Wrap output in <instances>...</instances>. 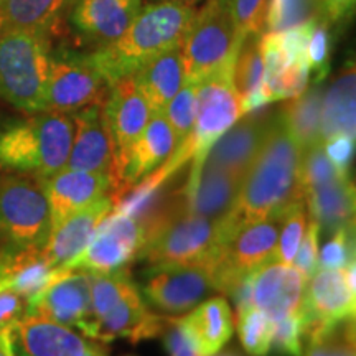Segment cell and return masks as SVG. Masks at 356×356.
<instances>
[{
  "instance_id": "obj_1",
  "label": "cell",
  "mask_w": 356,
  "mask_h": 356,
  "mask_svg": "<svg viewBox=\"0 0 356 356\" xmlns=\"http://www.w3.org/2000/svg\"><path fill=\"white\" fill-rule=\"evenodd\" d=\"M302 147L289 131L282 113L273 124L251 168L243 178L233 220L239 226L280 215L293 203L304 202L300 180Z\"/></svg>"
},
{
  "instance_id": "obj_2",
  "label": "cell",
  "mask_w": 356,
  "mask_h": 356,
  "mask_svg": "<svg viewBox=\"0 0 356 356\" xmlns=\"http://www.w3.org/2000/svg\"><path fill=\"white\" fill-rule=\"evenodd\" d=\"M74 137L73 115L24 114L0 121V170L48 178L63 170Z\"/></svg>"
},
{
  "instance_id": "obj_3",
  "label": "cell",
  "mask_w": 356,
  "mask_h": 356,
  "mask_svg": "<svg viewBox=\"0 0 356 356\" xmlns=\"http://www.w3.org/2000/svg\"><path fill=\"white\" fill-rule=\"evenodd\" d=\"M197 7L175 3H142L140 12L118 42L91 51L111 86L132 76L147 60L180 47Z\"/></svg>"
},
{
  "instance_id": "obj_4",
  "label": "cell",
  "mask_w": 356,
  "mask_h": 356,
  "mask_svg": "<svg viewBox=\"0 0 356 356\" xmlns=\"http://www.w3.org/2000/svg\"><path fill=\"white\" fill-rule=\"evenodd\" d=\"M53 43L44 30H0V99L22 114L44 109Z\"/></svg>"
},
{
  "instance_id": "obj_5",
  "label": "cell",
  "mask_w": 356,
  "mask_h": 356,
  "mask_svg": "<svg viewBox=\"0 0 356 356\" xmlns=\"http://www.w3.org/2000/svg\"><path fill=\"white\" fill-rule=\"evenodd\" d=\"M238 228L231 213L210 220L184 211L147 239L139 257L150 266L211 264Z\"/></svg>"
},
{
  "instance_id": "obj_6",
  "label": "cell",
  "mask_w": 356,
  "mask_h": 356,
  "mask_svg": "<svg viewBox=\"0 0 356 356\" xmlns=\"http://www.w3.org/2000/svg\"><path fill=\"white\" fill-rule=\"evenodd\" d=\"M50 231L43 178L0 170V243L19 249H43Z\"/></svg>"
},
{
  "instance_id": "obj_7",
  "label": "cell",
  "mask_w": 356,
  "mask_h": 356,
  "mask_svg": "<svg viewBox=\"0 0 356 356\" xmlns=\"http://www.w3.org/2000/svg\"><path fill=\"white\" fill-rule=\"evenodd\" d=\"M109 89L111 84L91 51L53 43L43 111L74 114L91 106H102Z\"/></svg>"
},
{
  "instance_id": "obj_8",
  "label": "cell",
  "mask_w": 356,
  "mask_h": 356,
  "mask_svg": "<svg viewBox=\"0 0 356 356\" xmlns=\"http://www.w3.org/2000/svg\"><path fill=\"white\" fill-rule=\"evenodd\" d=\"M243 38L236 32L229 0H207L181 42L185 81L200 83L234 58Z\"/></svg>"
},
{
  "instance_id": "obj_9",
  "label": "cell",
  "mask_w": 356,
  "mask_h": 356,
  "mask_svg": "<svg viewBox=\"0 0 356 356\" xmlns=\"http://www.w3.org/2000/svg\"><path fill=\"white\" fill-rule=\"evenodd\" d=\"M142 0H70L53 40L84 51H97L122 37Z\"/></svg>"
},
{
  "instance_id": "obj_10",
  "label": "cell",
  "mask_w": 356,
  "mask_h": 356,
  "mask_svg": "<svg viewBox=\"0 0 356 356\" xmlns=\"http://www.w3.org/2000/svg\"><path fill=\"white\" fill-rule=\"evenodd\" d=\"M236 56L198 83L197 115L190 136L191 160L202 162L208 149L241 118V97L234 84Z\"/></svg>"
},
{
  "instance_id": "obj_11",
  "label": "cell",
  "mask_w": 356,
  "mask_h": 356,
  "mask_svg": "<svg viewBox=\"0 0 356 356\" xmlns=\"http://www.w3.org/2000/svg\"><path fill=\"white\" fill-rule=\"evenodd\" d=\"M145 238L140 222L124 213H111L92 236L86 249L66 270L108 274L129 267L139 257Z\"/></svg>"
},
{
  "instance_id": "obj_12",
  "label": "cell",
  "mask_w": 356,
  "mask_h": 356,
  "mask_svg": "<svg viewBox=\"0 0 356 356\" xmlns=\"http://www.w3.org/2000/svg\"><path fill=\"white\" fill-rule=\"evenodd\" d=\"M215 291L210 264L150 266L142 286L144 299L167 315L190 312Z\"/></svg>"
},
{
  "instance_id": "obj_13",
  "label": "cell",
  "mask_w": 356,
  "mask_h": 356,
  "mask_svg": "<svg viewBox=\"0 0 356 356\" xmlns=\"http://www.w3.org/2000/svg\"><path fill=\"white\" fill-rule=\"evenodd\" d=\"M71 115L74 121V137L66 167L106 175L115 193L119 184L118 152L102 106H91Z\"/></svg>"
},
{
  "instance_id": "obj_14",
  "label": "cell",
  "mask_w": 356,
  "mask_h": 356,
  "mask_svg": "<svg viewBox=\"0 0 356 356\" xmlns=\"http://www.w3.org/2000/svg\"><path fill=\"white\" fill-rule=\"evenodd\" d=\"M17 356H84L97 343L73 328L37 314H25L10 327Z\"/></svg>"
},
{
  "instance_id": "obj_15",
  "label": "cell",
  "mask_w": 356,
  "mask_h": 356,
  "mask_svg": "<svg viewBox=\"0 0 356 356\" xmlns=\"http://www.w3.org/2000/svg\"><path fill=\"white\" fill-rule=\"evenodd\" d=\"M102 113H104L106 122L113 134L115 152H118L119 178H121L124 162H126L132 145L144 132L152 113L132 76L119 79L111 86L109 95L102 104Z\"/></svg>"
},
{
  "instance_id": "obj_16",
  "label": "cell",
  "mask_w": 356,
  "mask_h": 356,
  "mask_svg": "<svg viewBox=\"0 0 356 356\" xmlns=\"http://www.w3.org/2000/svg\"><path fill=\"white\" fill-rule=\"evenodd\" d=\"M274 114H246L239 118L228 131L218 137L207 155L204 162L231 173L243 181L273 124Z\"/></svg>"
},
{
  "instance_id": "obj_17",
  "label": "cell",
  "mask_w": 356,
  "mask_h": 356,
  "mask_svg": "<svg viewBox=\"0 0 356 356\" xmlns=\"http://www.w3.org/2000/svg\"><path fill=\"white\" fill-rule=\"evenodd\" d=\"M167 318L147 309L139 287H136L101 318L88 325L81 333L102 343H109L118 338H127L132 343H139L142 340L162 335Z\"/></svg>"
},
{
  "instance_id": "obj_18",
  "label": "cell",
  "mask_w": 356,
  "mask_h": 356,
  "mask_svg": "<svg viewBox=\"0 0 356 356\" xmlns=\"http://www.w3.org/2000/svg\"><path fill=\"white\" fill-rule=\"evenodd\" d=\"M243 181L211 163L191 162L190 175L181 186L185 211L210 220H221L234 210Z\"/></svg>"
},
{
  "instance_id": "obj_19",
  "label": "cell",
  "mask_w": 356,
  "mask_h": 356,
  "mask_svg": "<svg viewBox=\"0 0 356 356\" xmlns=\"http://www.w3.org/2000/svg\"><path fill=\"white\" fill-rule=\"evenodd\" d=\"M307 279L296 267L269 259L251 273L252 305L275 322L302 312Z\"/></svg>"
},
{
  "instance_id": "obj_20",
  "label": "cell",
  "mask_w": 356,
  "mask_h": 356,
  "mask_svg": "<svg viewBox=\"0 0 356 356\" xmlns=\"http://www.w3.org/2000/svg\"><path fill=\"white\" fill-rule=\"evenodd\" d=\"M91 307V274L61 270L42 293L26 302V314H37L65 327L78 328Z\"/></svg>"
},
{
  "instance_id": "obj_21",
  "label": "cell",
  "mask_w": 356,
  "mask_h": 356,
  "mask_svg": "<svg viewBox=\"0 0 356 356\" xmlns=\"http://www.w3.org/2000/svg\"><path fill=\"white\" fill-rule=\"evenodd\" d=\"M113 210L114 200L108 195L53 226L48 241L42 249L48 264L53 269H68L71 262L86 249L101 222Z\"/></svg>"
},
{
  "instance_id": "obj_22",
  "label": "cell",
  "mask_w": 356,
  "mask_h": 356,
  "mask_svg": "<svg viewBox=\"0 0 356 356\" xmlns=\"http://www.w3.org/2000/svg\"><path fill=\"white\" fill-rule=\"evenodd\" d=\"M356 293L345 277V269H317L307 279L302 314L307 325L355 318Z\"/></svg>"
},
{
  "instance_id": "obj_23",
  "label": "cell",
  "mask_w": 356,
  "mask_h": 356,
  "mask_svg": "<svg viewBox=\"0 0 356 356\" xmlns=\"http://www.w3.org/2000/svg\"><path fill=\"white\" fill-rule=\"evenodd\" d=\"M43 186L50 204L51 228L73 213L113 193V185L106 175L68 167L43 178Z\"/></svg>"
},
{
  "instance_id": "obj_24",
  "label": "cell",
  "mask_w": 356,
  "mask_h": 356,
  "mask_svg": "<svg viewBox=\"0 0 356 356\" xmlns=\"http://www.w3.org/2000/svg\"><path fill=\"white\" fill-rule=\"evenodd\" d=\"M177 150V140L165 114H152L124 162L119 190L111 195L115 202L124 191L162 167Z\"/></svg>"
},
{
  "instance_id": "obj_25",
  "label": "cell",
  "mask_w": 356,
  "mask_h": 356,
  "mask_svg": "<svg viewBox=\"0 0 356 356\" xmlns=\"http://www.w3.org/2000/svg\"><path fill=\"white\" fill-rule=\"evenodd\" d=\"M137 88L145 97L152 114L165 113L168 102L185 83V66L181 44L159 53L142 63L132 74Z\"/></svg>"
},
{
  "instance_id": "obj_26",
  "label": "cell",
  "mask_w": 356,
  "mask_h": 356,
  "mask_svg": "<svg viewBox=\"0 0 356 356\" xmlns=\"http://www.w3.org/2000/svg\"><path fill=\"white\" fill-rule=\"evenodd\" d=\"M181 322L190 332L200 356H215L231 340L234 332L233 314L222 297L200 302Z\"/></svg>"
},
{
  "instance_id": "obj_27",
  "label": "cell",
  "mask_w": 356,
  "mask_h": 356,
  "mask_svg": "<svg viewBox=\"0 0 356 356\" xmlns=\"http://www.w3.org/2000/svg\"><path fill=\"white\" fill-rule=\"evenodd\" d=\"M305 208L320 226V231L333 233L343 226H355V186L350 177L305 191Z\"/></svg>"
},
{
  "instance_id": "obj_28",
  "label": "cell",
  "mask_w": 356,
  "mask_h": 356,
  "mask_svg": "<svg viewBox=\"0 0 356 356\" xmlns=\"http://www.w3.org/2000/svg\"><path fill=\"white\" fill-rule=\"evenodd\" d=\"M355 65H346L322 99V140L337 134L355 137Z\"/></svg>"
},
{
  "instance_id": "obj_29",
  "label": "cell",
  "mask_w": 356,
  "mask_h": 356,
  "mask_svg": "<svg viewBox=\"0 0 356 356\" xmlns=\"http://www.w3.org/2000/svg\"><path fill=\"white\" fill-rule=\"evenodd\" d=\"M70 0H6L0 6V30H44L55 35Z\"/></svg>"
},
{
  "instance_id": "obj_30",
  "label": "cell",
  "mask_w": 356,
  "mask_h": 356,
  "mask_svg": "<svg viewBox=\"0 0 356 356\" xmlns=\"http://www.w3.org/2000/svg\"><path fill=\"white\" fill-rule=\"evenodd\" d=\"M322 99L323 92L318 84L307 88L299 96L291 97V101L280 109L289 131L302 150L322 140Z\"/></svg>"
},
{
  "instance_id": "obj_31",
  "label": "cell",
  "mask_w": 356,
  "mask_h": 356,
  "mask_svg": "<svg viewBox=\"0 0 356 356\" xmlns=\"http://www.w3.org/2000/svg\"><path fill=\"white\" fill-rule=\"evenodd\" d=\"M304 356H355V318L307 325Z\"/></svg>"
},
{
  "instance_id": "obj_32",
  "label": "cell",
  "mask_w": 356,
  "mask_h": 356,
  "mask_svg": "<svg viewBox=\"0 0 356 356\" xmlns=\"http://www.w3.org/2000/svg\"><path fill=\"white\" fill-rule=\"evenodd\" d=\"M136 287L137 284L131 277L129 267L108 274H91V307L78 332L81 333L88 325L101 318L106 312L113 309L126 293Z\"/></svg>"
},
{
  "instance_id": "obj_33",
  "label": "cell",
  "mask_w": 356,
  "mask_h": 356,
  "mask_svg": "<svg viewBox=\"0 0 356 356\" xmlns=\"http://www.w3.org/2000/svg\"><path fill=\"white\" fill-rule=\"evenodd\" d=\"M261 35L262 33L244 35L243 42L239 44L238 55H236L234 84L241 99L262 89L264 61H262L259 44Z\"/></svg>"
},
{
  "instance_id": "obj_34",
  "label": "cell",
  "mask_w": 356,
  "mask_h": 356,
  "mask_svg": "<svg viewBox=\"0 0 356 356\" xmlns=\"http://www.w3.org/2000/svg\"><path fill=\"white\" fill-rule=\"evenodd\" d=\"M307 225H309V213H307L305 202L293 203L292 207L282 211L277 246H275L273 257L274 261L280 262V264L292 266L293 256H296L297 249L300 246Z\"/></svg>"
},
{
  "instance_id": "obj_35",
  "label": "cell",
  "mask_w": 356,
  "mask_h": 356,
  "mask_svg": "<svg viewBox=\"0 0 356 356\" xmlns=\"http://www.w3.org/2000/svg\"><path fill=\"white\" fill-rule=\"evenodd\" d=\"M320 15V0H269L264 32H284Z\"/></svg>"
},
{
  "instance_id": "obj_36",
  "label": "cell",
  "mask_w": 356,
  "mask_h": 356,
  "mask_svg": "<svg viewBox=\"0 0 356 356\" xmlns=\"http://www.w3.org/2000/svg\"><path fill=\"white\" fill-rule=\"evenodd\" d=\"M273 320L264 312L251 307L238 314L239 340L251 356H267L273 340Z\"/></svg>"
},
{
  "instance_id": "obj_37",
  "label": "cell",
  "mask_w": 356,
  "mask_h": 356,
  "mask_svg": "<svg viewBox=\"0 0 356 356\" xmlns=\"http://www.w3.org/2000/svg\"><path fill=\"white\" fill-rule=\"evenodd\" d=\"M197 81H185L163 113L175 136L177 149L184 145L193 132L195 115H197Z\"/></svg>"
},
{
  "instance_id": "obj_38",
  "label": "cell",
  "mask_w": 356,
  "mask_h": 356,
  "mask_svg": "<svg viewBox=\"0 0 356 356\" xmlns=\"http://www.w3.org/2000/svg\"><path fill=\"white\" fill-rule=\"evenodd\" d=\"M341 177H350L348 173H341L330 162L323 150V142L307 147L302 150V162H300V180L302 188L305 191L317 188L325 184H330L333 180H338Z\"/></svg>"
},
{
  "instance_id": "obj_39",
  "label": "cell",
  "mask_w": 356,
  "mask_h": 356,
  "mask_svg": "<svg viewBox=\"0 0 356 356\" xmlns=\"http://www.w3.org/2000/svg\"><path fill=\"white\" fill-rule=\"evenodd\" d=\"M273 327L270 350L279 356H304L305 318L304 314L289 315L275 320Z\"/></svg>"
},
{
  "instance_id": "obj_40",
  "label": "cell",
  "mask_w": 356,
  "mask_h": 356,
  "mask_svg": "<svg viewBox=\"0 0 356 356\" xmlns=\"http://www.w3.org/2000/svg\"><path fill=\"white\" fill-rule=\"evenodd\" d=\"M307 58H309L310 78H314L315 84H320L327 78L330 70V22L322 15L315 17L309 47H307Z\"/></svg>"
},
{
  "instance_id": "obj_41",
  "label": "cell",
  "mask_w": 356,
  "mask_h": 356,
  "mask_svg": "<svg viewBox=\"0 0 356 356\" xmlns=\"http://www.w3.org/2000/svg\"><path fill=\"white\" fill-rule=\"evenodd\" d=\"M355 226L333 231L322 251H318V269H345L355 262Z\"/></svg>"
},
{
  "instance_id": "obj_42",
  "label": "cell",
  "mask_w": 356,
  "mask_h": 356,
  "mask_svg": "<svg viewBox=\"0 0 356 356\" xmlns=\"http://www.w3.org/2000/svg\"><path fill=\"white\" fill-rule=\"evenodd\" d=\"M269 0H229L231 13L239 37L264 32V19Z\"/></svg>"
},
{
  "instance_id": "obj_43",
  "label": "cell",
  "mask_w": 356,
  "mask_h": 356,
  "mask_svg": "<svg viewBox=\"0 0 356 356\" xmlns=\"http://www.w3.org/2000/svg\"><path fill=\"white\" fill-rule=\"evenodd\" d=\"M320 226L314 220L307 225L304 238L300 246L293 256L292 267H296L305 279H310L318 269V241H320Z\"/></svg>"
},
{
  "instance_id": "obj_44",
  "label": "cell",
  "mask_w": 356,
  "mask_h": 356,
  "mask_svg": "<svg viewBox=\"0 0 356 356\" xmlns=\"http://www.w3.org/2000/svg\"><path fill=\"white\" fill-rule=\"evenodd\" d=\"M162 335L168 356H200L193 338L181 318H167Z\"/></svg>"
},
{
  "instance_id": "obj_45",
  "label": "cell",
  "mask_w": 356,
  "mask_h": 356,
  "mask_svg": "<svg viewBox=\"0 0 356 356\" xmlns=\"http://www.w3.org/2000/svg\"><path fill=\"white\" fill-rule=\"evenodd\" d=\"M323 150L338 170L350 175V163L355 154V137L346 136V134L328 137L323 140Z\"/></svg>"
},
{
  "instance_id": "obj_46",
  "label": "cell",
  "mask_w": 356,
  "mask_h": 356,
  "mask_svg": "<svg viewBox=\"0 0 356 356\" xmlns=\"http://www.w3.org/2000/svg\"><path fill=\"white\" fill-rule=\"evenodd\" d=\"M26 310V300L17 292L0 289V332L12 327Z\"/></svg>"
},
{
  "instance_id": "obj_47",
  "label": "cell",
  "mask_w": 356,
  "mask_h": 356,
  "mask_svg": "<svg viewBox=\"0 0 356 356\" xmlns=\"http://www.w3.org/2000/svg\"><path fill=\"white\" fill-rule=\"evenodd\" d=\"M355 0H320V15L330 24H337L353 10Z\"/></svg>"
},
{
  "instance_id": "obj_48",
  "label": "cell",
  "mask_w": 356,
  "mask_h": 356,
  "mask_svg": "<svg viewBox=\"0 0 356 356\" xmlns=\"http://www.w3.org/2000/svg\"><path fill=\"white\" fill-rule=\"evenodd\" d=\"M0 356H17L10 340V327L0 332Z\"/></svg>"
},
{
  "instance_id": "obj_49",
  "label": "cell",
  "mask_w": 356,
  "mask_h": 356,
  "mask_svg": "<svg viewBox=\"0 0 356 356\" xmlns=\"http://www.w3.org/2000/svg\"><path fill=\"white\" fill-rule=\"evenodd\" d=\"M144 3H175V6L197 7L203 0H142Z\"/></svg>"
},
{
  "instance_id": "obj_50",
  "label": "cell",
  "mask_w": 356,
  "mask_h": 356,
  "mask_svg": "<svg viewBox=\"0 0 356 356\" xmlns=\"http://www.w3.org/2000/svg\"><path fill=\"white\" fill-rule=\"evenodd\" d=\"M84 356H108V351H106V348H102V346L96 345L95 348H92L91 351H88Z\"/></svg>"
},
{
  "instance_id": "obj_51",
  "label": "cell",
  "mask_w": 356,
  "mask_h": 356,
  "mask_svg": "<svg viewBox=\"0 0 356 356\" xmlns=\"http://www.w3.org/2000/svg\"><path fill=\"white\" fill-rule=\"evenodd\" d=\"M218 356H239V355H236V353H222V355H218Z\"/></svg>"
},
{
  "instance_id": "obj_52",
  "label": "cell",
  "mask_w": 356,
  "mask_h": 356,
  "mask_svg": "<svg viewBox=\"0 0 356 356\" xmlns=\"http://www.w3.org/2000/svg\"><path fill=\"white\" fill-rule=\"evenodd\" d=\"M3 2H6V0H0V6H2V3H3Z\"/></svg>"
},
{
  "instance_id": "obj_53",
  "label": "cell",
  "mask_w": 356,
  "mask_h": 356,
  "mask_svg": "<svg viewBox=\"0 0 356 356\" xmlns=\"http://www.w3.org/2000/svg\"><path fill=\"white\" fill-rule=\"evenodd\" d=\"M0 246H2V243H0Z\"/></svg>"
},
{
  "instance_id": "obj_54",
  "label": "cell",
  "mask_w": 356,
  "mask_h": 356,
  "mask_svg": "<svg viewBox=\"0 0 356 356\" xmlns=\"http://www.w3.org/2000/svg\"><path fill=\"white\" fill-rule=\"evenodd\" d=\"M127 356H132V355H127Z\"/></svg>"
}]
</instances>
